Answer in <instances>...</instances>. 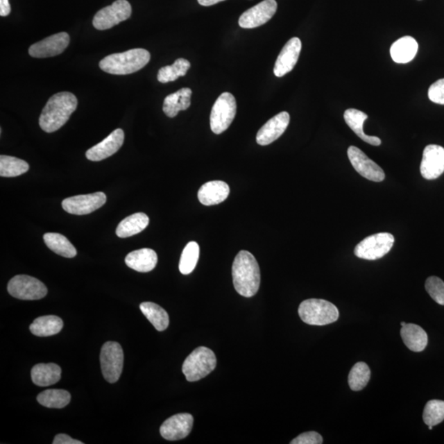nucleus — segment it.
I'll return each mask as SVG.
<instances>
[{
  "mask_svg": "<svg viewBox=\"0 0 444 444\" xmlns=\"http://www.w3.org/2000/svg\"><path fill=\"white\" fill-rule=\"evenodd\" d=\"M78 100L73 93L64 92L52 96L39 118L40 127L46 133H54L63 127L76 110Z\"/></svg>",
  "mask_w": 444,
  "mask_h": 444,
  "instance_id": "nucleus-1",
  "label": "nucleus"
},
{
  "mask_svg": "<svg viewBox=\"0 0 444 444\" xmlns=\"http://www.w3.org/2000/svg\"><path fill=\"white\" fill-rule=\"evenodd\" d=\"M235 290L244 297H252L259 291L261 282L259 264L251 253L241 250L235 257L232 266Z\"/></svg>",
  "mask_w": 444,
  "mask_h": 444,
  "instance_id": "nucleus-2",
  "label": "nucleus"
},
{
  "mask_svg": "<svg viewBox=\"0 0 444 444\" xmlns=\"http://www.w3.org/2000/svg\"><path fill=\"white\" fill-rule=\"evenodd\" d=\"M150 59V53L145 49H133L105 57L100 62V68L110 74H131L144 68Z\"/></svg>",
  "mask_w": 444,
  "mask_h": 444,
  "instance_id": "nucleus-3",
  "label": "nucleus"
},
{
  "mask_svg": "<svg viewBox=\"0 0 444 444\" xmlns=\"http://www.w3.org/2000/svg\"><path fill=\"white\" fill-rule=\"evenodd\" d=\"M298 312L302 321L309 325H327L337 321L339 318V311L334 305L319 299L302 302Z\"/></svg>",
  "mask_w": 444,
  "mask_h": 444,
  "instance_id": "nucleus-4",
  "label": "nucleus"
},
{
  "mask_svg": "<svg viewBox=\"0 0 444 444\" xmlns=\"http://www.w3.org/2000/svg\"><path fill=\"white\" fill-rule=\"evenodd\" d=\"M216 366L214 352L205 346H200L186 358L182 371L189 382H196L210 375Z\"/></svg>",
  "mask_w": 444,
  "mask_h": 444,
  "instance_id": "nucleus-5",
  "label": "nucleus"
},
{
  "mask_svg": "<svg viewBox=\"0 0 444 444\" xmlns=\"http://www.w3.org/2000/svg\"><path fill=\"white\" fill-rule=\"evenodd\" d=\"M237 101L229 92H224L213 105L211 117V130L216 135H221L230 127L237 114Z\"/></svg>",
  "mask_w": 444,
  "mask_h": 444,
  "instance_id": "nucleus-6",
  "label": "nucleus"
},
{
  "mask_svg": "<svg viewBox=\"0 0 444 444\" xmlns=\"http://www.w3.org/2000/svg\"><path fill=\"white\" fill-rule=\"evenodd\" d=\"M394 237L390 233H377L366 237L355 248V255L359 259L374 261L384 257L393 248Z\"/></svg>",
  "mask_w": 444,
  "mask_h": 444,
  "instance_id": "nucleus-7",
  "label": "nucleus"
},
{
  "mask_svg": "<svg viewBox=\"0 0 444 444\" xmlns=\"http://www.w3.org/2000/svg\"><path fill=\"white\" fill-rule=\"evenodd\" d=\"M102 374L110 384L117 383L121 377L123 366V352L121 345L115 341H108L101 350Z\"/></svg>",
  "mask_w": 444,
  "mask_h": 444,
  "instance_id": "nucleus-8",
  "label": "nucleus"
},
{
  "mask_svg": "<svg viewBox=\"0 0 444 444\" xmlns=\"http://www.w3.org/2000/svg\"><path fill=\"white\" fill-rule=\"evenodd\" d=\"M8 291L15 298L24 300H37L47 295V288L38 279L17 275L8 284Z\"/></svg>",
  "mask_w": 444,
  "mask_h": 444,
  "instance_id": "nucleus-9",
  "label": "nucleus"
},
{
  "mask_svg": "<svg viewBox=\"0 0 444 444\" xmlns=\"http://www.w3.org/2000/svg\"><path fill=\"white\" fill-rule=\"evenodd\" d=\"M132 7L127 0H117L111 6L102 8L93 19V26L97 30H108L130 19Z\"/></svg>",
  "mask_w": 444,
  "mask_h": 444,
  "instance_id": "nucleus-10",
  "label": "nucleus"
},
{
  "mask_svg": "<svg viewBox=\"0 0 444 444\" xmlns=\"http://www.w3.org/2000/svg\"><path fill=\"white\" fill-rule=\"evenodd\" d=\"M105 202V194L102 192H96L65 198L62 203V207L65 211L70 214L81 216L90 214V213L99 210Z\"/></svg>",
  "mask_w": 444,
  "mask_h": 444,
  "instance_id": "nucleus-11",
  "label": "nucleus"
},
{
  "mask_svg": "<svg viewBox=\"0 0 444 444\" xmlns=\"http://www.w3.org/2000/svg\"><path fill=\"white\" fill-rule=\"evenodd\" d=\"M277 10L276 0H264L244 12L239 17V25L241 28L246 29L259 28L272 19Z\"/></svg>",
  "mask_w": 444,
  "mask_h": 444,
  "instance_id": "nucleus-12",
  "label": "nucleus"
},
{
  "mask_svg": "<svg viewBox=\"0 0 444 444\" xmlns=\"http://www.w3.org/2000/svg\"><path fill=\"white\" fill-rule=\"evenodd\" d=\"M350 163L355 170L366 179L374 182H382L385 179V173L377 164L355 146L348 150Z\"/></svg>",
  "mask_w": 444,
  "mask_h": 444,
  "instance_id": "nucleus-13",
  "label": "nucleus"
},
{
  "mask_svg": "<svg viewBox=\"0 0 444 444\" xmlns=\"http://www.w3.org/2000/svg\"><path fill=\"white\" fill-rule=\"evenodd\" d=\"M193 416L189 413H181L170 417L164 422L160 432L166 441H180L188 436L193 429Z\"/></svg>",
  "mask_w": 444,
  "mask_h": 444,
  "instance_id": "nucleus-14",
  "label": "nucleus"
},
{
  "mask_svg": "<svg viewBox=\"0 0 444 444\" xmlns=\"http://www.w3.org/2000/svg\"><path fill=\"white\" fill-rule=\"evenodd\" d=\"M69 42L70 37L68 33H57L33 44L29 48V55L38 59L59 56L69 46Z\"/></svg>",
  "mask_w": 444,
  "mask_h": 444,
  "instance_id": "nucleus-15",
  "label": "nucleus"
},
{
  "mask_svg": "<svg viewBox=\"0 0 444 444\" xmlns=\"http://www.w3.org/2000/svg\"><path fill=\"white\" fill-rule=\"evenodd\" d=\"M444 172V148L438 145H428L424 150L420 173L426 180L438 179Z\"/></svg>",
  "mask_w": 444,
  "mask_h": 444,
  "instance_id": "nucleus-16",
  "label": "nucleus"
},
{
  "mask_svg": "<svg viewBox=\"0 0 444 444\" xmlns=\"http://www.w3.org/2000/svg\"><path fill=\"white\" fill-rule=\"evenodd\" d=\"M290 123V114L283 111L269 119L257 133L256 141L261 146L269 145L286 131Z\"/></svg>",
  "mask_w": 444,
  "mask_h": 444,
  "instance_id": "nucleus-17",
  "label": "nucleus"
},
{
  "mask_svg": "<svg viewBox=\"0 0 444 444\" xmlns=\"http://www.w3.org/2000/svg\"><path fill=\"white\" fill-rule=\"evenodd\" d=\"M302 43L298 37H293L283 47L275 64V76L282 78L294 69L299 60Z\"/></svg>",
  "mask_w": 444,
  "mask_h": 444,
  "instance_id": "nucleus-18",
  "label": "nucleus"
},
{
  "mask_svg": "<svg viewBox=\"0 0 444 444\" xmlns=\"http://www.w3.org/2000/svg\"><path fill=\"white\" fill-rule=\"evenodd\" d=\"M124 133L121 128L115 130L100 144L87 151L86 157L92 162H100L117 153L123 146Z\"/></svg>",
  "mask_w": 444,
  "mask_h": 444,
  "instance_id": "nucleus-19",
  "label": "nucleus"
},
{
  "mask_svg": "<svg viewBox=\"0 0 444 444\" xmlns=\"http://www.w3.org/2000/svg\"><path fill=\"white\" fill-rule=\"evenodd\" d=\"M230 194L229 185L223 181L207 182L198 190L199 202L205 206L216 205L224 202Z\"/></svg>",
  "mask_w": 444,
  "mask_h": 444,
  "instance_id": "nucleus-20",
  "label": "nucleus"
},
{
  "mask_svg": "<svg viewBox=\"0 0 444 444\" xmlns=\"http://www.w3.org/2000/svg\"><path fill=\"white\" fill-rule=\"evenodd\" d=\"M157 255L151 248H141L130 253L126 257V264L139 273H148L157 264Z\"/></svg>",
  "mask_w": 444,
  "mask_h": 444,
  "instance_id": "nucleus-21",
  "label": "nucleus"
},
{
  "mask_svg": "<svg viewBox=\"0 0 444 444\" xmlns=\"http://www.w3.org/2000/svg\"><path fill=\"white\" fill-rule=\"evenodd\" d=\"M417 51L418 43L409 35L398 40L390 49L391 57L398 64L409 63L416 57Z\"/></svg>",
  "mask_w": 444,
  "mask_h": 444,
  "instance_id": "nucleus-22",
  "label": "nucleus"
},
{
  "mask_svg": "<svg viewBox=\"0 0 444 444\" xmlns=\"http://www.w3.org/2000/svg\"><path fill=\"white\" fill-rule=\"evenodd\" d=\"M368 119V115L363 111L357 109H348L345 111L344 119L348 126L366 143L373 146H379L382 141L375 136H368L366 135L363 130L364 123Z\"/></svg>",
  "mask_w": 444,
  "mask_h": 444,
  "instance_id": "nucleus-23",
  "label": "nucleus"
},
{
  "mask_svg": "<svg viewBox=\"0 0 444 444\" xmlns=\"http://www.w3.org/2000/svg\"><path fill=\"white\" fill-rule=\"evenodd\" d=\"M401 336L404 344L412 352H423L427 346V333L416 324L407 323L405 326L402 327Z\"/></svg>",
  "mask_w": 444,
  "mask_h": 444,
  "instance_id": "nucleus-24",
  "label": "nucleus"
},
{
  "mask_svg": "<svg viewBox=\"0 0 444 444\" xmlns=\"http://www.w3.org/2000/svg\"><path fill=\"white\" fill-rule=\"evenodd\" d=\"M192 91L190 88H182L167 96L164 100L163 111L166 117L174 118L181 110H187L191 105Z\"/></svg>",
  "mask_w": 444,
  "mask_h": 444,
  "instance_id": "nucleus-25",
  "label": "nucleus"
},
{
  "mask_svg": "<svg viewBox=\"0 0 444 444\" xmlns=\"http://www.w3.org/2000/svg\"><path fill=\"white\" fill-rule=\"evenodd\" d=\"M61 368L56 364H38L32 370V379L40 387L56 384L61 379Z\"/></svg>",
  "mask_w": 444,
  "mask_h": 444,
  "instance_id": "nucleus-26",
  "label": "nucleus"
},
{
  "mask_svg": "<svg viewBox=\"0 0 444 444\" xmlns=\"http://www.w3.org/2000/svg\"><path fill=\"white\" fill-rule=\"evenodd\" d=\"M149 224V217L143 212L135 213L124 219L119 224L117 234L119 238L131 237L139 234L146 228Z\"/></svg>",
  "mask_w": 444,
  "mask_h": 444,
  "instance_id": "nucleus-27",
  "label": "nucleus"
},
{
  "mask_svg": "<svg viewBox=\"0 0 444 444\" xmlns=\"http://www.w3.org/2000/svg\"><path fill=\"white\" fill-rule=\"evenodd\" d=\"M64 322L56 315H46L35 319L31 324L30 330L37 336L56 335L63 330Z\"/></svg>",
  "mask_w": 444,
  "mask_h": 444,
  "instance_id": "nucleus-28",
  "label": "nucleus"
},
{
  "mask_svg": "<svg viewBox=\"0 0 444 444\" xmlns=\"http://www.w3.org/2000/svg\"><path fill=\"white\" fill-rule=\"evenodd\" d=\"M140 309L159 332L165 331L170 323V318L165 309L153 302H144L140 305Z\"/></svg>",
  "mask_w": 444,
  "mask_h": 444,
  "instance_id": "nucleus-29",
  "label": "nucleus"
},
{
  "mask_svg": "<svg viewBox=\"0 0 444 444\" xmlns=\"http://www.w3.org/2000/svg\"><path fill=\"white\" fill-rule=\"evenodd\" d=\"M44 241L51 250L62 257L71 259V257L77 255L76 248L63 234L59 233L44 234Z\"/></svg>",
  "mask_w": 444,
  "mask_h": 444,
  "instance_id": "nucleus-30",
  "label": "nucleus"
},
{
  "mask_svg": "<svg viewBox=\"0 0 444 444\" xmlns=\"http://www.w3.org/2000/svg\"><path fill=\"white\" fill-rule=\"evenodd\" d=\"M71 395L68 391L63 389H49L44 391L37 396V402L43 407L48 408L65 407L70 402Z\"/></svg>",
  "mask_w": 444,
  "mask_h": 444,
  "instance_id": "nucleus-31",
  "label": "nucleus"
},
{
  "mask_svg": "<svg viewBox=\"0 0 444 444\" xmlns=\"http://www.w3.org/2000/svg\"><path fill=\"white\" fill-rule=\"evenodd\" d=\"M189 68V61L180 58V59L176 60L172 65L163 67L160 69L157 80L162 83L174 82L180 77L185 76Z\"/></svg>",
  "mask_w": 444,
  "mask_h": 444,
  "instance_id": "nucleus-32",
  "label": "nucleus"
},
{
  "mask_svg": "<svg viewBox=\"0 0 444 444\" xmlns=\"http://www.w3.org/2000/svg\"><path fill=\"white\" fill-rule=\"evenodd\" d=\"M29 170L28 162L19 158L1 155L0 157V176L16 177L24 175Z\"/></svg>",
  "mask_w": 444,
  "mask_h": 444,
  "instance_id": "nucleus-33",
  "label": "nucleus"
},
{
  "mask_svg": "<svg viewBox=\"0 0 444 444\" xmlns=\"http://www.w3.org/2000/svg\"><path fill=\"white\" fill-rule=\"evenodd\" d=\"M370 370L365 362H358L352 367L348 377L350 389L361 391L366 387L370 379Z\"/></svg>",
  "mask_w": 444,
  "mask_h": 444,
  "instance_id": "nucleus-34",
  "label": "nucleus"
},
{
  "mask_svg": "<svg viewBox=\"0 0 444 444\" xmlns=\"http://www.w3.org/2000/svg\"><path fill=\"white\" fill-rule=\"evenodd\" d=\"M199 246L196 242H189L184 248L180 261V272L189 275L196 268L199 259Z\"/></svg>",
  "mask_w": 444,
  "mask_h": 444,
  "instance_id": "nucleus-35",
  "label": "nucleus"
},
{
  "mask_svg": "<svg viewBox=\"0 0 444 444\" xmlns=\"http://www.w3.org/2000/svg\"><path fill=\"white\" fill-rule=\"evenodd\" d=\"M423 420L428 426H435L444 420V401L432 400L426 404L423 412Z\"/></svg>",
  "mask_w": 444,
  "mask_h": 444,
  "instance_id": "nucleus-36",
  "label": "nucleus"
},
{
  "mask_svg": "<svg viewBox=\"0 0 444 444\" xmlns=\"http://www.w3.org/2000/svg\"><path fill=\"white\" fill-rule=\"evenodd\" d=\"M426 291L436 303L444 305V282L437 277H430L426 280Z\"/></svg>",
  "mask_w": 444,
  "mask_h": 444,
  "instance_id": "nucleus-37",
  "label": "nucleus"
},
{
  "mask_svg": "<svg viewBox=\"0 0 444 444\" xmlns=\"http://www.w3.org/2000/svg\"><path fill=\"white\" fill-rule=\"evenodd\" d=\"M428 96L434 103L444 105V78L438 80L430 86Z\"/></svg>",
  "mask_w": 444,
  "mask_h": 444,
  "instance_id": "nucleus-38",
  "label": "nucleus"
},
{
  "mask_svg": "<svg viewBox=\"0 0 444 444\" xmlns=\"http://www.w3.org/2000/svg\"><path fill=\"white\" fill-rule=\"evenodd\" d=\"M323 437L317 432H310L303 433L291 442V444H321Z\"/></svg>",
  "mask_w": 444,
  "mask_h": 444,
  "instance_id": "nucleus-39",
  "label": "nucleus"
},
{
  "mask_svg": "<svg viewBox=\"0 0 444 444\" xmlns=\"http://www.w3.org/2000/svg\"><path fill=\"white\" fill-rule=\"evenodd\" d=\"M53 444H83V443L71 438L69 435L60 434L56 435Z\"/></svg>",
  "mask_w": 444,
  "mask_h": 444,
  "instance_id": "nucleus-40",
  "label": "nucleus"
},
{
  "mask_svg": "<svg viewBox=\"0 0 444 444\" xmlns=\"http://www.w3.org/2000/svg\"><path fill=\"white\" fill-rule=\"evenodd\" d=\"M11 12V6L8 0H0V16L6 17Z\"/></svg>",
  "mask_w": 444,
  "mask_h": 444,
  "instance_id": "nucleus-41",
  "label": "nucleus"
},
{
  "mask_svg": "<svg viewBox=\"0 0 444 444\" xmlns=\"http://www.w3.org/2000/svg\"><path fill=\"white\" fill-rule=\"evenodd\" d=\"M222 1L225 0H198V3L202 6H212Z\"/></svg>",
  "mask_w": 444,
  "mask_h": 444,
  "instance_id": "nucleus-42",
  "label": "nucleus"
},
{
  "mask_svg": "<svg viewBox=\"0 0 444 444\" xmlns=\"http://www.w3.org/2000/svg\"><path fill=\"white\" fill-rule=\"evenodd\" d=\"M406 324H407V323H406L405 322H402V323H401V325H402V327L405 326V325H406Z\"/></svg>",
  "mask_w": 444,
  "mask_h": 444,
  "instance_id": "nucleus-43",
  "label": "nucleus"
},
{
  "mask_svg": "<svg viewBox=\"0 0 444 444\" xmlns=\"http://www.w3.org/2000/svg\"><path fill=\"white\" fill-rule=\"evenodd\" d=\"M432 429H433V426H429V430H432Z\"/></svg>",
  "mask_w": 444,
  "mask_h": 444,
  "instance_id": "nucleus-44",
  "label": "nucleus"
}]
</instances>
